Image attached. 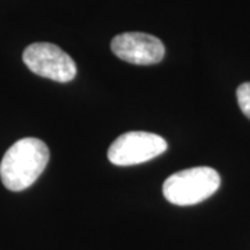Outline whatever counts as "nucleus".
Masks as SVG:
<instances>
[{
  "mask_svg": "<svg viewBox=\"0 0 250 250\" xmlns=\"http://www.w3.org/2000/svg\"><path fill=\"white\" fill-rule=\"evenodd\" d=\"M221 178L214 168L195 167L170 175L163 184V195L175 206H193L214 195Z\"/></svg>",
  "mask_w": 250,
  "mask_h": 250,
  "instance_id": "f03ea898",
  "label": "nucleus"
},
{
  "mask_svg": "<svg viewBox=\"0 0 250 250\" xmlns=\"http://www.w3.org/2000/svg\"><path fill=\"white\" fill-rule=\"evenodd\" d=\"M22 60L34 74L56 82H70L77 75V65L71 56L53 43L29 45L22 53Z\"/></svg>",
  "mask_w": 250,
  "mask_h": 250,
  "instance_id": "20e7f679",
  "label": "nucleus"
},
{
  "mask_svg": "<svg viewBox=\"0 0 250 250\" xmlns=\"http://www.w3.org/2000/svg\"><path fill=\"white\" fill-rule=\"evenodd\" d=\"M111 50L118 59L138 65L157 64L166 54V47L159 38L143 32H125L114 36Z\"/></svg>",
  "mask_w": 250,
  "mask_h": 250,
  "instance_id": "39448f33",
  "label": "nucleus"
},
{
  "mask_svg": "<svg viewBox=\"0 0 250 250\" xmlns=\"http://www.w3.org/2000/svg\"><path fill=\"white\" fill-rule=\"evenodd\" d=\"M49 147L38 138H22L4 153L0 163V178L9 190L29 188L47 166Z\"/></svg>",
  "mask_w": 250,
  "mask_h": 250,
  "instance_id": "f257e3e1",
  "label": "nucleus"
},
{
  "mask_svg": "<svg viewBox=\"0 0 250 250\" xmlns=\"http://www.w3.org/2000/svg\"><path fill=\"white\" fill-rule=\"evenodd\" d=\"M167 146L166 139L160 135L132 131L117 138L108 147L107 157L114 166H135L163 154Z\"/></svg>",
  "mask_w": 250,
  "mask_h": 250,
  "instance_id": "7ed1b4c3",
  "label": "nucleus"
},
{
  "mask_svg": "<svg viewBox=\"0 0 250 250\" xmlns=\"http://www.w3.org/2000/svg\"><path fill=\"white\" fill-rule=\"evenodd\" d=\"M236 99L242 113L250 120V82H245L238 88Z\"/></svg>",
  "mask_w": 250,
  "mask_h": 250,
  "instance_id": "423d86ee",
  "label": "nucleus"
}]
</instances>
